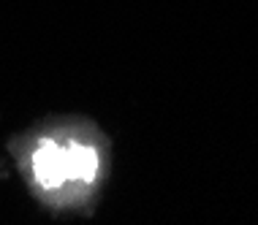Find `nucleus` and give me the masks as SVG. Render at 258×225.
Masks as SVG:
<instances>
[{
    "instance_id": "nucleus-1",
    "label": "nucleus",
    "mask_w": 258,
    "mask_h": 225,
    "mask_svg": "<svg viewBox=\"0 0 258 225\" xmlns=\"http://www.w3.org/2000/svg\"><path fill=\"white\" fill-rule=\"evenodd\" d=\"M33 177L44 190H62L68 185H90L98 177L101 158L93 146H87L85 141L76 138H46L41 141V146L33 152Z\"/></svg>"
}]
</instances>
